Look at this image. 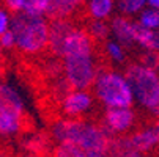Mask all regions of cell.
<instances>
[{
    "instance_id": "6da1fadb",
    "label": "cell",
    "mask_w": 159,
    "mask_h": 157,
    "mask_svg": "<svg viewBox=\"0 0 159 157\" xmlns=\"http://www.w3.org/2000/svg\"><path fill=\"white\" fill-rule=\"evenodd\" d=\"M96 44L84 27L74 24L65 36L55 54L61 58V76L66 86L74 89H90L99 72Z\"/></svg>"
},
{
    "instance_id": "83f0119b",
    "label": "cell",
    "mask_w": 159,
    "mask_h": 157,
    "mask_svg": "<svg viewBox=\"0 0 159 157\" xmlns=\"http://www.w3.org/2000/svg\"><path fill=\"white\" fill-rule=\"evenodd\" d=\"M147 8L159 10V0H147Z\"/></svg>"
},
{
    "instance_id": "3957f363",
    "label": "cell",
    "mask_w": 159,
    "mask_h": 157,
    "mask_svg": "<svg viewBox=\"0 0 159 157\" xmlns=\"http://www.w3.org/2000/svg\"><path fill=\"white\" fill-rule=\"evenodd\" d=\"M11 33L14 36V49L22 55L36 57L48 50L49 20L43 16L19 13L13 16Z\"/></svg>"
},
{
    "instance_id": "ffe728a7",
    "label": "cell",
    "mask_w": 159,
    "mask_h": 157,
    "mask_svg": "<svg viewBox=\"0 0 159 157\" xmlns=\"http://www.w3.org/2000/svg\"><path fill=\"white\" fill-rule=\"evenodd\" d=\"M135 24L145 30L159 32V10H153V8L142 10L137 19H135Z\"/></svg>"
},
{
    "instance_id": "2e32d148",
    "label": "cell",
    "mask_w": 159,
    "mask_h": 157,
    "mask_svg": "<svg viewBox=\"0 0 159 157\" xmlns=\"http://www.w3.org/2000/svg\"><path fill=\"white\" fill-rule=\"evenodd\" d=\"M107 151H109L110 157H151L148 154H143V152L137 151L135 148H132L126 137L112 138Z\"/></svg>"
},
{
    "instance_id": "d4e9b609",
    "label": "cell",
    "mask_w": 159,
    "mask_h": 157,
    "mask_svg": "<svg viewBox=\"0 0 159 157\" xmlns=\"http://www.w3.org/2000/svg\"><path fill=\"white\" fill-rule=\"evenodd\" d=\"M11 20H13V14L0 5V36L11 28Z\"/></svg>"
},
{
    "instance_id": "277c9868",
    "label": "cell",
    "mask_w": 159,
    "mask_h": 157,
    "mask_svg": "<svg viewBox=\"0 0 159 157\" xmlns=\"http://www.w3.org/2000/svg\"><path fill=\"white\" fill-rule=\"evenodd\" d=\"M90 91L95 101L104 107V110L134 107V98L129 82L125 72L118 69H99Z\"/></svg>"
},
{
    "instance_id": "30bf717a",
    "label": "cell",
    "mask_w": 159,
    "mask_h": 157,
    "mask_svg": "<svg viewBox=\"0 0 159 157\" xmlns=\"http://www.w3.org/2000/svg\"><path fill=\"white\" fill-rule=\"evenodd\" d=\"M134 28H135V20L120 14L113 16L109 20V30L112 39L123 44L126 49L134 46Z\"/></svg>"
},
{
    "instance_id": "cb8c5ba5",
    "label": "cell",
    "mask_w": 159,
    "mask_h": 157,
    "mask_svg": "<svg viewBox=\"0 0 159 157\" xmlns=\"http://www.w3.org/2000/svg\"><path fill=\"white\" fill-rule=\"evenodd\" d=\"M139 63H142L143 66L150 69H156L159 68V54H153V52H142Z\"/></svg>"
},
{
    "instance_id": "4fadbf2b",
    "label": "cell",
    "mask_w": 159,
    "mask_h": 157,
    "mask_svg": "<svg viewBox=\"0 0 159 157\" xmlns=\"http://www.w3.org/2000/svg\"><path fill=\"white\" fill-rule=\"evenodd\" d=\"M22 149L27 154H38V155H46L52 151V138L49 133L44 132H30L22 137L20 140Z\"/></svg>"
},
{
    "instance_id": "e0dca14e",
    "label": "cell",
    "mask_w": 159,
    "mask_h": 157,
    "mask_svg": "<svg viewBox=\"0 0 159 157\" xmlns=\"http://www.w3.org/2000/svg\"><path fill=\"white\" fill-rule=\"evenodd\" d=\"M102 49H104L106 58H107L110 63L117 64V66L126 63V60H128V49L123 46V44H120L118 41L112 39V38L106 39V41L102 42Z\"/></svg>"
},
{
    "instance_id": "44dd1931",
    "label": "cell",
    "mask_w": 159,
    "mask_h": 157,
    "mask_svg": "<svg viewBox=\"0 0 159 157\" xmlns=\"http://www.w3.org/2000/svg\"><path fill=\"white\" fill-rule=\"evenodd\" d=\"M51 152L52 157H87V152H84L77 146L66 145V143H57Z\"/></svg>"
},
{
    "instance_id": "5b68a950",
    "label": "cell",
    "mask_w": 159,
    "mask_h": 157,
    "mask_svg": "<svg viewBox=\"0 0 159 157\" xmlns=\"http://www.w3.org/2000/svg\"><path fill=\"white\" fill-rule=\"evenodd\" d=\"M125 76L129 82L134 105L150 115H159V71L150 69L139 61L126 66Z\"/></svg>"
},
{
    "instance_id": "7a4b0ae2",
    "label": "cell",
    "mask_w": 159,
    "mask_h": 157,
    "mask_svg": "<svg viewBox=\"0 0 159 157\" xmlns=\"http://www.w3.org/2000/svg\"><path fill=\"white\" fill-rule=\"evenodd\" d=\"M49 135L55 143L77 146L87 154L93 151H107L112 140L99 123L70 118L55 120L51 126Z\"/></svg>"
},
{
    "instance_id": "4316f807",
    "label": "cell",
    "mask_w": 159,
    "mask_h": 157,
    "mask_svg": "<svg viewBox=\"0 0 159 157\" xmlns=\"http://www.w3.org/2000/svg\"><path fill=\"white\" fill-rule=\"evenodd\" d=\"M87 157H110L109 151H93V152H88Z\"/></svg>"
},
{
    "instance_id": "5bb4252c",
    "label": "cell",
    "mask_w": 159,
    "mask_h": 157,
    "mask_svg": "<svg viewBox=\"0 0 159 157\" xmlns=\"http://www.w3.org/2000/svg\"><path fill=\"white\" fill-rule=\"evenodd\" d=\"M84 5L90 20L109 22L115 13V0H85Z\"/></svg>"
},
{
    "instance_id": "9a60e30c",
    "label": "cell",
    "mask_w": 159,
    "mask_h": 157,
    "mask_svg": "<svg viewBox=\"0 0 159 157\" xmlns=\"http://www.w3.org/2000/svg\"><path fill=\"white\" fill-rule=\"evenodd\" d=\"M134 46L139 47L142 52L159 54V32L145 30L135 24L134 28Z\"/></svg>"
},
{
    "instance_id": "ac0fdd59",
    "label": "cell",
    "mask_w": 159,
    "mask_h": 157,
    "mask_svg": "<svg viewBox=\"0 0 159 157\" xmlns=\"http://www.w3.org/2000/svg\"><path fill=\"white\" fill-rule=\"evenodd\" d=\"M147 8V0H115V10L120 16L137 17L142 10Z\"/></svg>"
},
{
    "instance_id": "4dcf8cb0",
    "label": "cell",
    "mask_w": 159,
    "mask_h": 157,
    "mask_svg": "<svg viewBox=\"0 0 159 157\" xmlns=\"http://www.w3.org/2000/svg\"><path fill=\"white\" fill-rule=\"evenodd\" d=\"M19 157H48V155H38V154H27V152H24V154H20Z\"/></svg>"
},
{
    "instance_id": "603a6c76",
    "label": "cell",
    "mask_w": 159,
    "mask_h": 157,
    "mask_svg": "<svg viewBox=\"0 0 159 157\" xmlns=\"http://www.w3.org/2000/svg\"><path fill=\"white\" fill-rule=\"evenodd\" d=\"M25 2L27 0H0V5L14 16V14H19V13H24Z\"/></svg>"
},
{
    "instance_id": "d6986e66",
    "label": "cell",
    "mask_w": 159,
    "mask_h": 157,
    "mask_svg": "<svg viewBox=\"0 0 159 157\" xmlns=\"http://www.w3.org/2000/svg\"><path fill=\"white\" fill-rule=\"evenodd\" d=\"M88 36L93 39V42H104L110 38L109 22L106 20H88L87 27H84Z\"/></svg>"
},
{
    "instance_id": "f546056e",
    "label": "cell",
    "mask_w": 159,
    "mask_h": 157,
    "mask_svg": "<svg viewBox=\"0 0 159 157\" xmlns=\"http://www.w3.org/2000/svg\"><path fill=\"white\" fill-rule=\"evenodd\" d=\"M3 74H5V64H3V58L0 57V80L3 79Z\"/></svg>"
},
{
    "instance_id": "484cf974",
    "label": "cell",
    "mask_w": 159,
    "mask_h": 157,
    "mask_svg": "<svg viewBox=\"0 0 159 157\" xmlns=\"http://www.w3.org/2000/svg\"><path fill=\"white\" fill-rule=\"evenodd\" d=\"M0 47H2L3 52L14 49V36H13L11 30H8L7 33H3L2 36H0Z\"/></svg>"
},
{
    "instance_id": "f1b7e54d",
    "label": "cell",
    "mask_w": 159,
    "mask_h": 157,
    "mask_svg": "<svg viewBox=\"0 0 159 157\" xmlns=\"http://www.w3.org/2000/svg\"><path fill=\"white\" fill-rule=\"evenodd\" d=\"M153 126H154V130H156V135H157V146H159V115L156 116V123H154Z\"/></svg>"
},
{
    "instance_id": "52a82bcc",
    "label": "cell",
    "mask_w": 159,
    "mask_h": 157,
    "mask_svg": "<svg viewBox=\"0 0 159 157\" xmlns=\"http://www.w3.org/2000/svg\"><path fill=\"white\" fill-rule=\"evenodd\" d=\"M95 108V98L90 89L70 88L60 96V111L63 118L85 120Z\"/></svg>"
},
{
    "instance_id": "8fae6325",
    "label": "cell",
    "mask_w": 159,
    "mask_h": 157,
    "mask_svg": "<svg viewBox=\"0 0 159 157\" xmlns=\"http://www.w3.org/2000/svg\"><path fill=\"white\" fill-rule=\"evenodd\" d=\"M25 129V115L0 111V140L11 142L19 138Z\"/></svg>"
},
{
    "instance_id": "ba28073f",
    "label": "cell",
    "mask_w": 159,
    "mask_h": 157,
    "mask_svg": "<svg viewBox=\"0 0 159 157\" xmlns=\"http://www.w3.org/2000/svg\"><path fill=\"white\" fill-rule=\"evenodd\" d=\"M0 111L22 113V115H25V111H27L24 94L11 82L0 80Z\"/></svg>"
},
{
    "instance_id": "9c48e42d",
    "label": "cell",
    "mask_w": 159,
    "mask_h": 157,
    "mask_svg": "<svg viewBox=\"0 0 159 157\" xmlns=\"http://www.w3.org/2000/svg\"><path fill=\"white\" fill-rule=\"evenodd\" d=\"M128 142L131 143L132 148H135L137 151L143 152V154H151L153 151H156L157 146V135L153 124H145L140 127H135L129 135H126Z\"/></svg>"
},
{
    "instance_id": "8992f818",
    "label": "cell",
    "mask_w": 159,
    "mask_h": 157,
    "mask_svg": "<svg viewBox=\"0 0 159 157\" xmlns=\"http://www.w3.org/2000/svg\"><path fill=\"white\" fill-rule=\"evenodd\" d=\"M137 121H139V116L134 107H126V108L104 110L99 124L109 133L110 138H118V137L129 135L137 127Z\"/></svg>"
},
{
    "instance_id": "7c38bea8",
    "label": "cell",
    "mask_w": 159,
    "mask_h": 157,
    "mask_svg": "<svg viewBox=\"0 0 159 157\" xmlns=\"http://www.w3.org/2000/svg\"><path fill=\"white\" fill-rule=\"evenodd\" d=\"M85 0H52L46 17L51 20H73L82 10Z\"/></svg>"
},
{
    "instance_id": "1f68e13d",
    "label": "cell",
    "mask_w": 159,
    "mask_h": 157,
    "mask_svg": "<svg viewBox=\"0 0 159 157\" xmlns=\"http://www.w3.org/2000/svg\"><path fill=\"white\" fill-rule=\"evenodd\" d=\"M0 157H8V154H7L5 151H2V149H0Z\"/></svg>"
},
{
    "instance_id": "7402d4cb",
    "label": "cell",
    "mask_w": 159,
    "mask_h": 157,
    "mask_svg": "<svg viewBox=\"0 0 159 157\" xmlns=\"http://www.w3.org/2000/svg\"><path fill=\"white\" fill-rule=\"evenodd\" d=\"M51 2H52V0H27L24 13L32 14V16H43V17H46V13L49 10Z\"/></svg>"
}]
</instances>
